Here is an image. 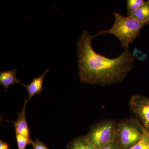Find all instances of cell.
Returning a JSON list of instances; mask_svg holds the SVG:
<instances>
[{
	"label": "cell",
	"instance_id": "9a60e30c",
	"mask_svg": "<svg viewBox=\"0 0 149 149\" xmlns=\"http://www.w3.org/2000/svg\"><path fill=\"white\" fill-rule=\"evenodd\" d=\"M99 149H120L117 143L114 142H111L104 145Z\"/></svg>",
	"mask_w": 149,
	"mask_h": 149
},
{
	"label": "cell",
	"instance_id": "2e32d148",
	"mask_svg": "<svg viewBox=\"0 0 149 149\" xmlns=\"http://www.w3.org/2000/svg\"><path fill=\"white\" fill-rule=\"evenodd\" d=\"M0 149H10L8 144L3 141H0Z\"/></svg>",
	"mask_w": 149,
	"mask_h": 149
},
{
	"label": "cell",
	"instance_id": "8992f818",
	"mask_svg": "<svg viewBox=\"0 0 149 149\" xmlns=\"http://www.w3.org/2000/svg\"><path fill=\"white\" fill-rule=\"evenodd\" d=\"M27 102L28 101L25 99L24 105L21 112L17 113L18 118L17 120L14 122V127L16 133L21 134L29 140H32L30 136V128L26 120L25 114V109Z\"/></svg>",
	"mask_w": 149,
	"mask_h": 149
},
{
	"label": "cell",
	"instance_id": "9c48e42d",
	"mask_svg": "<svg viewBox=\"0 0 149 149\" xmlns=\"http://www.w3.org/2000/svg\"><path fill=\"white\" fill-rule=\"evenodd\" d=\"M68 149H98L91 143L86 136L74 139L67 145Z\"/></svg>",
	"mask_w": 149,
	"mask_h": 149
},
{
	"label": "cell",
	"instance_id": "8fae6325",
	"mask_svg": "<svg viewBox=\"0 0 149 149\" xmlns=\"http://www.w3.org/2000/svg\"><path fill=\"white\" fill-rule=\"evenodd\" d=\"M143 0H128L127 1V9L128 16L134 11L138 9L145 3Z\"/></svg>",
	"mask_w": 149,
	"mask_h": 149
},
{
	"label": "cell",
	"instance_id": "52a82bcc",
	"mask_svg": "<svg viewBox=\"0 0 149 149\" xmlns=\"http://www.w3.org/2000/svg\"><path fill=\"white\" fill-rule=\"evenodd\" d=\"M49 71V70H46L45 71L42 75L39 77L33 78L31 83L28 85H24L22 83L21 85L24 86L27 89L28 93V98L26 99L27 101H29L33 96L40 94L43 91V84L44 80L46 74Z\"/></svg>",
	"mask_w": 149,
	"mask_h": 149
},
{
	"label": "cell",
	"instance_id": "4fadbf2b",
	"mask_svg": "<svg viewBox=\"0 0 149 149\" xmlns=\"http://www.w3.org/2000/svg\"><path fill=\"white\" fill-rule=\"evenodd\" d=\"M130 149H149V132L146 130L141 141Z\"/></svg>",
	"mask_w": 149,
	"mask_h": 149
},
{
	"label": "cell",
	"instance_id": "6da1fadb",
	"mask_svg": "<svg viewBox=\"0 0 149 149\" xmlns=\"http://www.w3.org/2000/svg\"><path fill=\"white\" fill-rule=\"evenodd\" d=\"M94 37L84 30L77 42L80 82L103 86L121 83L133 69L135 55L127 49L116 58L106 57L93 50L91 41Z\"/></svg>",
	"mask_w": 149,
	"mask_h": 149
},
{
	"label": "cell",
	"instance_id": "3957f363",
	"mask_svg": "<svg viewBox=\"0 0 149 149\" xmlns=\"http://www.w3.org/2000/svg\"><path fill=\"white\" fill-rule=\"evenodd\" d=\"M146 129L136 118L123 119L118 123L115 142L120 149H130L141 141Z\"/></svg>",
	"mask_w": 149,
	"mask_h": 149
},
{
	"label": "cell",
	"instance_id": "7c38bea8",
	"mask_svg": "<svg viewBox=\"0 0 149 149\" xmlns=\"http://www.w3.org/2000/svg\"><path fill=\"white\" fill-rule=\"evenodd\" d=\"M16 139L18 149H25L27 145L32 144L33 141L24 136L16 133Z\"/></svg>",
	"mask_w": 149,
	"mask_h": 149
},
{
	"label": "cell",
	"instance_id": "5b68a950",
	"mask_svg": "<svg viewBox=\"0 0 149 149\" xmlns=\"http://www.w3.org/2000/svg\"><path fill=\"white\" fill-rule=\"evenodd\" d=\"M129 105L136 118L149 132V99L140 94H135L129 100Z\"/></svg>",
	"mask_w": 149,
	"mask_h": 149
},
{
	"label": "cell",
	"instance_id": "30bf717a",
	"mask_svg": "<svg viewBox=\"0 0 149 149\" xmlns=\"http://www.w3.org/2000/svg\"><path fill=\"white\" fill-rule=\"evenodd\" d=\"M130 16L141 22L149 23V1L132 12Z\"/></svg>",
	"mask_w": 149,
	"mask_h": 149
},
{
	"label": "cell",
	"instance_id": "277c9868",
	"mask_svg": "<svg viewBox=\"0 0 149 149\" xmlns=\"http://www.w3.org/2000/svg\"><path fill=\"white\" fill-rule=\"evenodd\" d=\"M117 123L107 119L92 125L86 137L98 149L115 141Z\"/></svg>",
	"mask_w": 149,
	"mask_h": 149
},
{
	"label": "cell",
	"instance_id": "5bb4252c",
	"mask_svg": "<svg viewBox=\"0 0 149 149\" xmlns=\"http://www.w3.org/2000/svg\"><path fill=\"white\" fill-rule=\"evenodd\" d=\"M31 145L33 149H49L42 141L38 139H36L35 141H33Z\"/></svg>",
	"mask_w": 149,
	"mask_h": 149
},
{
	"label": "cell",
	"instance_id": "ba28073f",
	"mask_svg": "<svg viewBox=\"0 0 149 149\" xmlns=\"http://www.w3.org/2000/svg\"><path fill=\"white\" fill-rule=\"evenodd\" d=\"M17 71L16 69H13L0 72V85L4 87L5 92L7 91L10 86L16 83L22 84L17 78Z\"/></svg>",
	"mask_w": 149,
	"mask_h": 149
},
{
	"label": "cell",
	"instance_id": "7a4b0ae2",
	"mask_svg": "<svg viewBox=\"0 0 149 149\" xmlns=\"http://www.w3.org/2000/svg\"><path fill=\"white\" fill-rule=\"evenodd\" d=\"M115 21L110 29L102 31L94 37L104 34H112L116 36L121 43V47L129 49V46L140 33L142 27L149 24L141 22L132 17H124L114 13Z\"/></svg>",
	"mask_w": 149,
	"mask_h": 149
}]
</instances>
